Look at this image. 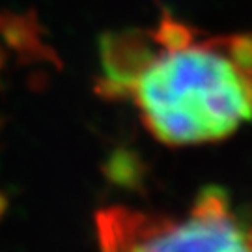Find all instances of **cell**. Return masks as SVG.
<instances>
[{"instance_id": "obj_1", "label": "cell", "mask_w": 252, "mask_h": 252, "mask_svg": "<svg viewBox=\"0 0 252 252\" xmlns=\"http://www.w3.org/2000/svg\"><path fill=\"white\" fill-rule=\"evenodd\" d=\"M101 67V94L133 101L166 146L219 142L252 120V34L207 36L164 17L105 37Z\"/></svg>"}, {"instance_id": "obj_2", "label": "cell", "mask_w": 252, "mask_h": 252, "mask_svg": "<svg viewBox=\"0 0 252 252\" xmlns=\"http://www.w3.org/2000/svg\"><path fill=\"white\" fill-rule=\"evenodd\" d=\"M101 252H252V222L220 187H206L181 217L110 206L95 215Z\"/></svg>"}, {"instance_id": "obj_3", "label": "cell", "mask_w": 252, "mask_h": 252, "mask_svg": "<svg viewBox=\"0 0 252 252\" xmlns=\"http://www.w3.org/2000/svg\"><path fill=\"white\" fill-rule=\"evenodd\" d=\"M103 172L118 187L136 190L144 185V166L131 153H116L105 164Z\"/></svg>"}, {"instance_id": "obj_4", "label": "cell", "mask_w": 252, "mask_h": 252, "mask_svg": "<svg viewBox=\"0 0 252 252\" xmlns=\"http://www.w3.org/2000/svg\"><path fill=\"white\" fill-rule=\"evenodd\" d=\"M6 207H8V200H6V196H4V194H0V217L4 215Z\"/></svg>"}]
</instances>
